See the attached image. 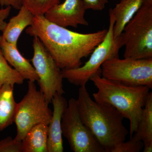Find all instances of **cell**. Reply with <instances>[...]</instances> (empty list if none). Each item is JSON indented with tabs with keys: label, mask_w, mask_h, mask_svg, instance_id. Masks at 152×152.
Instances as JSON below:
<instances>
[{
	"label": "cell",
	"mask_w": 152,
	"mask_h": 152,
	"mask_svg": "<svg viewBox=\"0 0 152 152\" xmlns=\"http://www.w3.org/2000/svg\"><path fill=\"white\" fill-rule=\"evenodd\" d=\"M12 7L10 6L0 9V31H2L6 26L7 23L5 20L10 15Z\"/></svg>",
	"instance_id": "603a6c76"
},
{
	"label": "cell",
	"mask_w": 152,
	"mask_h": 152,
	"mask_svg": "<svg viewBox=\"0 0 152 152\" xmlns=\"http://www.w3.org/2000/svg\"><path fill=\"white\" fill-rule=\"evenodd\" d=\"M124 58H152V4H142L123 33Z\"/></svg>",
	"instance_id": "5b68a950"
},
{
	"label": "cell",
	"mask_w": 152,
	"mask_h": 152,
	"mask_svg": "<svg viewBox=\"0 0 152 152\" xmlns=\"http://www.w3.org/2000/svg\"><path fill=\"white\" fill-rule=\"evenodd\" d=\"M77 100L80 117L105 152H112L124 142L129 131L115 108L93 101L86 86L80 87Z\"/></svg>",
	"instance_id": "7a4b0ae2"
},
{
	"label": "cell",
	"mask_w": 152,
	"mask_h": 152,
	"mask_svg": "<svg viewBox=\"0 0 152 152\" xmlns=\"http://www.w3.org/2000/svg\"><path fill=\"white\" fill-rule=\"evenodd\" d=\"M0 152H23L22 142L11 137L0 140Z\"/></svg>",
	"instance_id": "ffe728a7"
},
{
	"label": "cell",
	"mask_w": 152,
	"mask_h": 152,
	"mask_svg": "<svg viewBox=\"0 0 152 152\" xmlns=\"http://www.w3.org/2000/svg\"><path fill=\"white\" fill-rule=\"evenodd\" d=\"M101 75L105 78L127 86H146L152 89V58H113L102 64Z\"/></svg>",
	"instance_id": "52a82bcc"
},
{
	"label": "cell",
	"mask_w": 152,
	"mask_h": 152,
	"mask_svg": "<svg viewBox=\"0 0 152 152\" xmlns=\"http://www.w3.org/2000/svg\"><path fill=\"white\" fill-rule=\"evenodd\" d=\"M62 135L67 140L74 152H105L103 148L83 123L80 117L77 100L71 98L63 115Z\"/></svg>",
	"instance_id": "9c48e42d"
},
{
	"label": "cell",
	"mask_w": 152,
	"mask_h": 152,
	"mask_svg": "<svg viewBox=\"0 0 152 152\" xmlns=\"http://www.w3.org/2000/svg\"><path fill=\"white\" fill-rule=\"evenodd\" d=\"M130 139L134 141H142L143 152L152 151V93H149L144 106L141 119L135 132Z\"/></svg>",
	"instance_id": "9a60e30c"
},
{
	"label": "cell",
	"mask_w": 152,
	"mask_h": 152,
	"mask_svg": "<svg viewBox=\"0 0 152 152\" xmlns=\"http://www.w3.org/2000/svg\"><path fill=\"white\" fill-rule=\"evenodd\" d=\"M35 16L23 5L18 13L12 17L2 31L3 39L14 46L18 47V41L23 31L32 24Z\"/></svg>",
	"instance_id": "4fadbf2b"
},
{
	"label": "cell",
	"mask_w": 152,
	"mask_h": 152,
	"mask_svg": "<svg viewBox=\"0 0 152 152\" xmlns=\"http://www.w3.org/2000/svg\"><path fill=\"white\" fill-rule=\"evenodd\" d=\"M86 10L102 11L105 8L108 0H83Z\"/></svg>",
	"instance_id": "7402d4cb"
},
{
	"label": "cell",
	"mask_w": 152,
	"mask_h": 152,
	"mask_svg": "<svg viewBox=\"0 0 152 152\" xmlns=\"http://www.w3.org/2000/svg\"><path fill=\"white\" fill-rule=\"evenodd\" d=\"M49 104L37 89L35 82L28 81L27 91L18 103L14 121L17 128L16 140L22 142L28 131L36 125H49L53 113Z\"/></svg>",
	"instance_id": "8992f818"
},
{
	"label": "cell",
	"mask_w": 152,
	"mask_h": 152,
	"mask_svg": "<svg viewBox=\"0 0 152 152\" xmlns=\"http://www.w3.org/2000/svg\"><path fill=\"white\" fill-rule=\"evenodd\" d=\"M143 0H121L114 8L110 9L115 19L113 27L114 38L122 34L125 26L140 10Z\"/></svg>",
	"instance_id": "5bb4252c"
},
{
	"label": "cell",
	"mask_w": 152,
	"mask_h": 152,
	"mask_svg": "<svg viewBox=\"0 0 152 152\" xmlns=\"http://www.w3.org/2000/svg\"><path fill=\"white\" fill-rule=\"evenodd\" d=\"M53 113L48 125V152H63L64 146L61 129L62 119L68 106L63 95L57 94L52 99Z\"/></svg>",
	"instance_id": "8fae6325"
},
{
	"label": "cell",
	"mask_w": 152,
	"mask_h": 152,
	"mask_svg": "<svg viewBox=\"0 0 152 152\" xmlns=\"http://www.w3.org/2000/svg\"><path fill=\"white\" fill-rule=\"evenodd\" d=\"M98 89L93 94L94 101L110 105L130 122V137L135 132L150 88L146 86H127L105 78L101 75L90 79Z\"/></svg>",
	"instance_id": "3957f363"
},
{
	"label": "cell",
	"mask_w": 152,
	"mask_h": 152,
	"mask_svg": "<svg viewBox=\"0 0 152 152\" xmlns=\"http://www.w3.org/2000/svg\"><path fill=\"white\" fill-rule=\"evenodd\" d=\"M23 5V0H0V6L2 7L10 6L19 10Z\"/></svg>",
	"instance_id": "cb8c5ba5"
},
{
	"label": "cell",
	"mask_w": 152,
	"mask_h": 152,
	"mask_svg": "<svg viewBox=\"0 0 152 152\" xmlns=\"http://www.w3.org/2000/svg\"><path fill=\"white\" fill-rule=\"evenodd\" d=\"M107 30L81 34L49 21L44 15L35 16L26 33L39 38L61 70L82 65V59L91 54L103 40Z\"/></svg>",
	"instance_id": "6da1fadb"
},
{
	"label": "cell",
	"mask_w": 152,
	"mask_h": 152,
	"mask_svg": "<svg viewBox=\"0 0 152 152\" xmlns=\"http://www.w3.org/2000/svg\"><path fill=\"white\" fill-rule=\"evenodd\" d=\"M86 10L83 0H65L50 9L44 16L49 21L60 26L77 28L78 25H88L85 17Z\"/></svg>",
	"instance_id": "30bf717a"
},
{
	"label": "cell",
	"mask_w": 152,
	"mask_h": 152,
	"mask_svg": "<svg viewBox=\"0 0 152 152\" xmlns=\"http://www.w3.org/2000/svg\"><path fill=\"white\" fill-rule=\"evenodd\" d=\"M18 103L14 96V86L3 85L0 88V132L14 123Z\"/></svg>",
	"instance_id": "2e32d148"
},
{
	"label": "cell",
	"mask_w": 152,
	"mask_h": 152,
	"mask_svg": "<svg viewBox=\"0 0 152 152\" xmlns=\"http://www.w3.org/2000/svg\"><path fill=\"white\" fill-rule=\"evenodd\" d=\"M142 141H134L131 139L126 142H123L118 145L112 152H139L143 148Z\"/></svg>",
	"instance_id": "44dd1931"
},
{
	"label": "cell",
	"mask_w": 152,
	"mask_h": 152,
	"mask_svg": "<svg viewBox=\"0 0 152 152\" xmlns=\"http://www.w3.org/2000/svg\"><path fill=\"white\" fill-rule=\"evenodd\" d=\"M110 24L103 40L92 52L89 59L83 66L75 69L61 70L64 79L77 86H86L90 79L101 75V66L107 60L118 58L120 49L124 46L123 35L115 38L113 27L115 19L109 11Z\"/></svg>",
	"instance_id": "277c9868"
},
{
	"label": "cell",
	"mask_w": 152,
	"mask_h": 152,
	"mask_svg": "<svg viewBox=\"0 0 152 152\" xmlns=\"http://www.w3.org/2000/svg\"><path fill=\"white\" fill-rule=\"evenodd\" d=\"M34 55L31 60L39 77V91L50 103L56 94L65 93L61 69L55 61L40 40L34 37Z\"/></svg>",
	"instance_id": "ba28073f"
},
{
	"label": "cell",
	"mask_w": 152,
	"mask_h": 152,
	"mask_svg": "<svg viewBox=\"0 0 152 152\" xmlns=\"http://www.w3.org/2000/svg\"><path fill=\"white\" fill-rule=\"evenodd\" d=\"M61 0H23V6L34 16L44 15Z\"/></svg>",
	"instance_id": "d6986e66"
},
{
	"label": "cell",
	"mask_w": 152,
	"mask_h": 152,
	"mask_svg": "<svg viewBox=\"0 0 152 152\" xmlns=\"http://www.w3.org/2000/svg\"><path fill=\"white\" fill-rule=\"evenodd\" d=\"M25 79L15 69L11 67L4 57L0 46V88L5 84L21 85Z\"/></svg>",
	"instance_id": "ac0fdd59"
},
{
	"label": "cell",
	"mask_w": 152,
	"mask_h": 152,
	"mask_svg": "<svg viewBox=\"0 0 152 152\" xmlns=\"http://www.w3.org/2000/svg\"><path fill=\"white\" fill-rule=\"evenodd\" d=\"M48 125H36L28 131L22 141L23 152H48Z\"/></svg>",
	"instance_id": "e0dca14e"
},
{
	"label": "cell",
	"mask_w": 152,
	"mask_h": 152,
	"mask_svg": "<svg viewBox=\"0 0 152 152\" xmlns=\"http://www.w3.org/2000/svg\"><path fill=\"white\" fill-rule=\"evenodd\" d=\"M0 46L3 54L10 65L20 74L25 80L37 82L39 77L29 61L19 51L18 47L9 43L0 36Z\"/></svg>",
	"instance_id": "7c38bea8"
},
{
	"label": "cell",
	"mask_w": 152,
	"mask_h": 152,
	"mask_svg": "<svg viewBox=\"0 0 152 152\" xmlns=\"http://www.w3.org/2000/svg\"><path fill=\"white\" fill-rule=\"evenodd\" d=\"M142 4H152V0H143Z\"/></svg>",
	"instance_id": "d4e9b609"
}]
</instances>
